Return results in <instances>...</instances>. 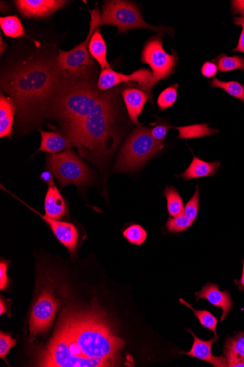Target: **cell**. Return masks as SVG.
Wrapping results in <instances>:
<instances>
[{"mask_svg":"<svg viewBox=\"0 0 244 367\" xmlns=\"http://www.w3.org/2000/svg\"><path fill=\"white\" fill-rule=\"evenodd\" d=\"M125 344L103 320L93 315H72L62 320L39 365L115 366Z\"/></svg>","mask_w":244,"mask_h":367,"instance_id":"cell-1","label":"cell"},{"mask_svg":"<svg viewBox=\"0 0 244 367\" xmlns=\"http://www.w3.org/2000/svg\"><path fill=\"white\" fill-rule=\"evenodd\" d=\"M62 77L57 61L32 57L2 74L1 90L17 107L19 128L29 130L49 116Z\"/></svg>","mask_w":244,"mask_h":367,"instance_id":"cell-2","label":"cell"},{"mask_svg":"<svg viewBox=\"0 0 244 367\" xmlns=\"http://www.w3.org/2000/svg\"><path fill=\"white\" fill-rule=\"evenodd\" d=\"M121 87L103 92L92 112L71 139L80 157L104 164L113 157L122 139L117 127L119 96Z\"/></svg>","mask_w":244,"mask_h":367,"instance_id":"cell-3","label":"cell"},{"mask_svg":"<svg viewBox=\"0 0 244 367\" xmlns=\"http://www.w3.org/2000/svg\"><path fill=\"white\" fill-rule=\"evenodd\" d=\"M90 76H73L62 72L58 92L49 115L59 122L64 135L71 139L101 97Z\"/></svg>","mask_w":244,"mask_h":367,"instance_id":"cell-4","label":"cell"},{"mask_svg":"<svg viewBox=\"0 0 244 367\" xmlns=\"http://www.w3.org/2000/svg\"><path fill=\"white\" fill-rule=\"evenodd\" d=\"M165 142L155 140L151 129L138 125L122 147L115 166L116 173H131L142 168L164 147Z\"/></svg>","mask_w":244,"mask_h":367,"instance_id":"cell-5","label":"cell"},{"mask_svg":"<svg viewBox=\"0 0 244 367\" xmlns=\"http://www.w3.org/2000/svg\"><path fill=\"white\" fill-rule=\"evenodd\" d=\"M46 158V168L58 180L61 189L73 184L82 190L95 180L92 170L71 148L61 153L48 155Z\"/></svg>","mask_w":244,"mask_h":367,"instance_id":"cell-6","label":"cell"},{"mask_svg":"<svg viewBox=\"0 0 244 367\" xmlns=\"http://www.w3.org/2000/svg\"><path fill=\"white\" fill-rule=\"evenodd\" d=\"M114 26L118 34L132 29H149L156 32H165L173 38L174 29L165 26L154 27L147 23L142 17L138 8L124 0L105 1L101 14V26Z\"/></svg>","mask_w":244,"mask_h":367,"instance_id":"cell-7","label":"cell"},{"mask_svg":"<svg viewBox=\"0 0 244 367\" xmlns=\"http://www.w3.org/2000/svg\"><path fill=\"white\" fill-rule=\"evenodd\" d=\"M171 52V54H169L163 48L162 32L153 36L144 44L141 61L151 67L153 77L148 85L141 87V89L148 94L152 105L151 89L160 81L169 79L175 72V67L178 64L179 58L176 52L173 50Z\"/></svg>","mask_w":244,"mask_h":367,"instance_id":"cell-8","label":"cell"},{"mask_svg":"<svg viewBox=\"0 0 244 367\" xmlns=\"http://www.w3.org/2000/svg\"><path fill=\"white\" fill-rule=\"evenodd\" d=\"M91 14L90 29L86 40L69 52L59 51L57 63L62 72L73 76H90L95 63L93 57L87 52L88 43L94 32L101 26V14L99 8L90 10Z\"/></svg>","mask_w":244,"mask_h":367,"instance_id":"cell-9","label":"cell"},{"mask_svg":"<svg viewBox=\"0 0 244 367\" xmlns=\"http://www.w3.org/2000/svg\"><path fill=\"white\" fill-rule=\"evenodd\" d=\"M59 309V302L50 290L44 291L33 307L29 320L31 335L45 333L52 325Z\"/></svg>","mask_w":244,"mask_h":367,"instance_id":"cell-10","label":"cell"},{"mask_svg":"<svg viewBox=\"0 0 244 367\" xmlns=\"http://www.w3.org/2000/svg\"><path fill=\"white\" fill-rule=\"evenodd\" d=\"M152 77V72L147 69L138 70L130 75L120 74L112 69H103L99 76L97 87L99 91L106 92L121 83L131 82H137L141 87H145L151 82Z\"/></svg>","mask_w":244,"mask_h":367,"instance_id":"cell-11","label":"cell"},{"mask_svg":"<svg viewBox=\"0 0 244 367\" xmlns=\"http://www.w3.org/2000/svg\"><path fill=\"white\" fill-rule=\"evenodd\" d=\"M15 5L26 19H45L58 12L68 1L63 0H17Z\"/></svg>","mask_w":244,"mask_h":367,"instance_id":"cell-12","label":"cell"},{"mask_svg":"<svg viewBox=\"0 0 244 367\" xmlns=\"http://www.w3.org/2000/svg\"><path fill=\"white\" fill-rule=\"evenodd\" d=\"M21 202L24 203V202ZM24 204L26 205L25 203ZM26 205L33 212L36 213L40 216L44 221L47 222L55 237L69 249L72 256L74 255L76 252L77 243H79L80 240V232L77 227L73 224L69 223V222L55 220L47 216H42L37 210L32 209L27 205Z\"/></svg>","mask_w":244,"mask_h":367,"instance_id":"cell-13","label":"cell"},{"mask_svg":"<svg viewBox=\"0 0 244 367\" xmlns=\"http://www.w3.org/2000/svg\"><path fill=\"white\" fill-rule=\"evenodd\" d=\"M196 302L199 300L205 299L215 307L223 310V315L220 318V322H223L232 309L234 303L232 302L230 291L225 290L221 291L219 285L212 282H208L202 287V291L195 293Z\"/></svg>","mask_w":244,"mask_h":367,"instance_id":"cell-14","label":"cell"},{"mask_svg":"<svg viewBox=\"0 0 244 367\" xmlns=\"http://www.w3.org/2000/svg\"><path fill=\"white\" fill-rule=\"evenodd\" d=\"M187 331L193 335L194 342L190 351L182 353L207 362L215 367H228V363L223 355L221 357H215L212 354V346L218 341L217 338L214 337L207 341L202 340L198 338L191 329H188Z\"/></svg>","mask_w":244,"mask_h":367,"instance_id":"cell-15","label":"cell"},{"mask_svg":"<svg viewBox=\"0 0 244 367\" xmlns=\"http://www.w3.org/2000/svg\"><path fill=\"white\" fill-rule=\"evenodd\" d=\"M121 94L131 122L133 124L139 125V116L143 113L149 96L141 89L136 87L125 89Z\"/></svg>","mask_w":244,"mask_h":367,"instance_id":"cell-16","label":"cell"},{"mask_svg":"<svg viewBox=\"0 0 244 367\" xmlns=\"http://www.w3.org/2000/svg\"><path fill=\"white\" fill-rule=\"evenodd\" d=\"M223 355L228 367H244V331L236 333L225 340Z\"/></svg>","mask_w":244,"mask_h":367,"instance_id":"cell-17","label":"cell"},{"mask_svg":"<svg viewBox=\"0 0 244 367\" xmlns=\"http://www.w3.org/2000/svg\"><path fill=\"white\" fill-rule=\"evenodd\" d=\"M44 208L47 217L60 220L69 213L68 203L56 186H49Z\"/></svg>","mask_w":244,"mask_h":367,"instance_id":"cell-18","label":"cell"},{"mask_svg":"<svg viewBox=\"0 0 244 367\" xmlns=\"http://www.w3.org/2000/svg\"><path fill=\"white\" fill-rule=\"evenodd\" d=\"M17 107L14 100L0 95V137L12 138L15 115Z\"/></svg>","mask_w":244,"mask_h":367,"instance_id":"cell-19","label":"cell"},{"mask_svg":"<svg viewBox=\"0 0 244 367\" xmlns=\"http://www.w3.org/2000/svg\"><path fill=\"white\" fill-rule=\"evenodd\" d=\"M220 166L219 162H208L193 155V159L188 168L182 174L175 176L182 177L186 181L204 179L206 177H214Z\"/></svg>","mask_w":244,"mask_h":367,"instance_id":"cell-20","label":"cell"},{"mask_svg":"<svg viewBox=\"0 0 244 367\" xmlns=\"http://www.w3.org/2000/svg\"><path fill=\"white\" fill-rule=\"evenodd\" d=\"M40 135L41 142L38 152L58 154L63 150L73 147L71 142L64 133L40 130Z\"/></svg>","mask_w":244,"mask_h":367,"instance_id":"cell-21","label":"cell"},{"mask_svg":"<svg viewBox=\"0 0 244 367\" xmlns=\"http://www.w3.org/2000/svg\"><path fill=\"white\" fill-rule=\"evenodd\" d=\"M88 51L91 56L101 65L102 69H110V65L107 60L106 43L101 34V31L97 29L88 43Z\"/></svg>","mask_w":244,"mask_h":367,"instance_id":"cell-22","label":"cell"},{"mask_svg":"<svg viewBox=\"0 0 244 367\" xmlns=\"http://www.w3.org/2000/svg\"><path fill=\"white\" fill-rule=\"evenodd\" d=\"M0 26H1V29L6 36L12 38L27 37L34 41L37 46H40V43L38 41L27 36L24 26L22 25L21 20L16 16L0 18Z\"/></svg>","mask_w":244,"mask_h":367,"instance_id":"cell-23","label":"cell"},{"mask_svg":"<svg viewBox=\"0 0 244 367\" xmlns=\"http://www.w3.org/2000/svg\"><path fill=\"white\" fill-rule=\"evenodd\" d=\"M172 129L178 130L179 136L177 139L191 140L197 138L207 137L217 135L219 131L217 129L209 127L208 124H195L191 126L174 127Z\"/></svg>","mask_w":244,"mask_h":367,"instance_id":"cell-24","label":"cell"},{"mask_svg":"<svg viewBox=\"0 0 244 367\" xmlns=\"http://www.w3.org/2000/svg\"><path fill=\"white\" fill-rule=\"evenodd\" d=\"M162 195L167 200V209L171 217L183 214L184 209L183 199L175 187L166 186Z\"/></svg>","mask_w":244,"mask_h":367,"instance_id":"cell-25","label":"cell"},{"mask_svg":"<svg viewBox=\"0 0 244 367\" xmlns=\"http://www.w3.org/2000/svg\"><path fill=\"white\" fill-rule=\"evenodd\" d=\"M180 302L184 306L193 310L194 315L198 319L199 324L206 329L212 331L214 333L215 337L218 340L217 326L219 321L210 311L208 310H196L183 298H180Z\"/></svg>","mask_w":244,"mask_h":367,"instance_id":"cell-26","label":"cell"},{"mask_svg":"<svg viewBox=\"0 0 244 367\" xmlns=\"http://www.w3.org/2000/svg\"><path fill=\"white\" fill-rule=\"evenodd\" d=\"M213 61L221 73L235 70L244 71V58L242 56L229 57L225 54H221Z\"/></svg>","mask_w":244,"mask_h":367,"instance_id":"cell-27","label":"cell"},{"mask_svg":"<svg viewBox=\"0 0 244 367\" xmlns=\"http://www.w3.org/2000/svg\"><path fill=\"white\" fill-rule=\"evenodd\" d=\"M210 86L214 88L223 89L230 96L241 100L244 104V86L240 82L236 81L223 82L215 78L210 82Z\"/></svg>","mask_w":244,"mask_h":367,"instance_id":"cell-28","label":"cell"},{"mask_svg":"<svg viewBox=\"0 0 244 367\" xmlns=\"http://www.w3.org/2000/svg\"><path fill=\"white\" fill-rule=\"evenodd\" d=\"M179 84H173L160 94L158 98V106L161 112H164L166 109L173 107L178 98Z\"/></svg>","mask_w":244,"mask_h":367,"instance_id":"cell-29","label":"cell"},{"mask_svg":"<svg viewBox=\"0 0 244 367\" xmlns=\"http://www.w3.org/2000/svg\"><path fill=\"white\" fill-rule=\"evenodd\" d=\"M123 236L131 244L141 246L147 239V232L139 225L129 226L124 232Z\"/></svg>","mask_w":244,"mask_h":367,"instance_id":"cell-30","label":"cell"},{"mask_svg":"<svg viewBox=\"0 0 244 367\" xmlns=\"http://www.w3.org/2000/svg\"><path fill=\"white\" fill-rule=\"evenodd\" d=\"M193 222L188 219L184 214L175 217L169 218L166 222L165 227L170 232H182L191 227Z\"/></svg>","mask_w":244,"mask_h":367,"instance_id":"cell-31","label":"cell"},{"mask_svg":"<svg viewBox=\"0 0 244 367\" xmlns=\"http://www.w3.org/2000/svg\"><path fill=\"white\" fill-rule=\"evenodd\" d=\"M199 200H201V197H199V185H197L195 192L193 197L188 200V202L185 205L183 212L193 222L195 221L198 215Z\"/></svg>","mask_w":244,"mask_h":367,"instance_id":"cell-32","label":"cell"},{"mask_svg":"<svg viewBox=\"0 0 244 367\" xmlns=\"http://www.w3.org/2000/svg\"><path fill=\"white\" fill-rule=\"evenodd\" d=\"M153 129H151V135L152 137L160 142H165L166 136H167L168 131L172 129L168 122V121L162 120L160 119L159 121H156L154 124Z\"/></svg>","mask_w":244,"mask_h":367,"instance_id":"cell-33","label":"cell"},{"mask_svg":"<svg viewBox=\"0 0 244 367\" xmlns=\"http://www.w3.org/2000/svg\"><path fill=\"white\" fill-rule=\"evenodd\" d=\"M16 346V340L6 335L3 331L0 333V358L5 359L11 348Z\"/></svg>","mask_w":244,"mask_h":367,"instance_id":"cell-34","label":"cell"},{"mask_svg":"<svg viewBox=\"0 0 244 367\" xmlns=\"http://www.w3.org/2000/svg\"><path fill=\"white\" fill-rule=\"evenodd\" d=\"M10 262L8 260H1L0 262V289L2 291L5 290L8 285V277L7 276L8 268Z\"/></svg>","mask_w":244,"mask_h":367,"instance_id":"cell-35","label":"cell"},{"mask_svg":"<svg viewBox=\"0 0 244 367\" xmlns=\"http://www.w3.org/2000/svg\"><path fill=\"white\" fill-rule=\"evenodd\" d=\"M234 24L236 26H241L242 27V31L238 45L234 49H232V52L244 53V16L235 17Z\"/></svg>","mask_w":244,"mask_h":367,"instance_id":"cell-36","label":"cell"},{"mask_svg":"<svg viewBox=\"0 0 244 367\" xmlns=\"http://www.w3.org/2000/svg\"><path fill=\"white\" fill-rule=\"evenodd\" d=\"M218 67L214 62H206L202 68V73L206 78H214L218 72Z\"/></svg>","mask_w":244,"mask_h":367,"instance_id":"cell-37","label":"cell"},{"mask_svg":"<svg viewBox=\"0 0 244 367\" xmlns=\"http://www.w3.org/2000/svg\"><path fill=\"white\" fill-rule=\"evenodd\" d=\"M232 11L234 14H241L244 16V1L242 0H234L231 2Z\"/></svg>","mask_w":244,"mask_h":367,"instance_id":"cell-38","label":"cell"},{"mask_svg":"<svg viewBox=\"0 0 244 367\" xmlns=\"http://www.w3.org/2000/svg\"><path fill=\"white\" fill-rule=\"evenodd\" d=\"M40 179L43 183L49 185V186L55 185L54 177L49 170L42 172L40 176Z\"/></svg>","mask_w":244,"mask_h":367,"instance_id":"cell-39","label":"cell"},{"mask_svg":"<svg viewBox=\"0 0 244 367\" xmlns=\"http://www.w3.org/2000/svg\"><path fill=\"white\" fill-rule=\"evenodd\" d=\"M243 263V270L242 276L240 280H234L235 284L238 286L239 290L240 291H244V260L242 261Z\"/></svg>","mask_w":244,"mask_h":367,"instance_id":"cell-40","label":"cell"},{"mask_svg":"<svg viewBox=\"0 0 244 367\" xmlns=\"http://www.w3.org/2000/svg\"><path fill=\"white\" fill-rule=\"evenodd\" d=\"M7 49V45L5 42H4L3 38L1 36H0V54H1V56H3V53Z\"/></svg>","mask_w":244,"mask_h":367,"instance_id":"cell-41","label":"cell"},{"mask_svg":"<svg viewBox=\"0 0 244 367\" xmlns=\"http://www.w3.org/2000/svg\"><path fill=\"white\" fill-rule=\"evenodd\" d=\"M6 306L4 304L3 299H1V302H0V315H3V314H6Z\"/></svg>","mask_w":244,"mask_h":367,"instance_id":"cell-42","label":"cell"}]
</instances>
